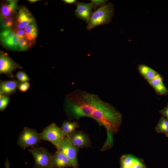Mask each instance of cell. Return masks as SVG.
<instances>
[{
	"instance_id": "1",
	"label": "cell",
	"mask_w": 168,
	"mask_h": 168,
	"mask_svg": "<svg viewBox=\"0 0 168 168\" xmlns=\"http://www.w3.org/2000/svg\"><path fill=\"white\" fill-rule=\"evenodd\" d=\"M64 110L68 119L79 120L90 118L104 127L107 138L105 143L109 146L114 144V137L122 122L121 113L110 104L105 102L95 94L76 89L66 95Z\"/></svg>"
},
{
	"instance_id": "2",
	"label": "cell",
	"mask_w": 168,
	"mask_h": 168,
	"mask_svg": "<svg viewBox=\"0 0 168 168\" xmlns=\"http://www.w3.org/2000/svg\"><path fill=\"white\" fill-rule=\"evenodd\" d=\"M114 13L113 4L109 2L92 12L86 29L90 30L95 27L110 23Z\"/></svg>"
},
{
	"instance_id": "3",
	"label": "cell",
	"mask_w": 168,
	"mask_h": 168,
	"mask_svg": "<svg viewBox=\"0 0 168 168\" xmlns=\"http://www.w3.org/2000/svg\"><path fill=\"white\" fill-rule=\"evenodd\" d=\"M28 151L34 159V168H51L53 155L46 148L33 146Z\"/></svg>"
},
{
	"instance_id": "4",
	"label": "cell",
	"mask_w": 168,
	"mask_h": 168,
	"mask_svg": "<svg viewBox=\"0 0 168 168\" xmlns=\"http://www.w3.org/2000/svg\"><path fill=\"white\" fill-rule=\"evenodd\" d=\"M41 139V134L27 127L24 128L19 135L17 144L23 150L29 147L37 146Z\"/></svg>"
},
{
	"instance_id": "5",
	"label": "cell",
	"mask_w": 168,
	"mask_h": 168,
	"mask_svg": "<svg viewBox=\"0 0 168 168\" xmlns=\"http://www.w3.org/2000/svg\"><path fill=\"white\" fill-rule=\"evenodd\" d=\"M40 134L41 139L51 142L57 149L64 138L61 128L54 122L45 127Z\"/></svg>"
},
{
	"instance_id": "6",
	"label": "cell",
	"mask_w": 168,
	"mask_h": 168,
	"mask_svg": "<svg viewBox=\"0 0 168 168\" xmlns=\"http://www.w3.org/2000/svg\"><path fill=\"white\" fill-rule=\"evenodd\" d=\"M78 149L72 144L69 138L66 137L61 142L57 151L64 154L69 159L73 168H78Z\"/></svg>"
},
{
	"instance_id": "7",
	"label": "cell",
	"mask_w": 168,
	"mask_h": 168,
	"mask_svg": "<svg viewBox=\"0 0 168 168\" xmlns=\"http://www.w3.org/2000/svg\"><path fill=\"white\" fill-rule=\"evenodd\" d=\"M22 67L14 61L6 53L1 52L0 55V73L9 77L14 78L12 72Z\"/></svg>"
},
{
	"instance_id": "8",
	"label": "cell",
	"mask_w": 168,
	"mask_h": 168,
	"mask_svg": "<svg viewBox=\"0 0 168 168\" xmlns=\"http://www.w3.org/2000/svg\"><path fill=\"white\" fill-rule=\"evenodd\" d=\"M67 137L72 144L78 149L91 146V141L89 136L82 131L75 130Z\"/></svg>"
},
{
	"instance_id": "9",
	"label": "cell",
	"mask_w": 168,
	"mask_h": 168,
	"mask_svg": "<svg viewBox=\"0 0 168 168\" xmlns=\"http://www.w3.org/2000/svg\"><path fill=\"white\" fill-rule=\"evenodd\" d=\"M120 164V168H147L143 160L131 154L122 155Z\"/></svg>"
},
{
	"instance_id": "10",
	"label": "cell",
	"mask_w": 168,
	"mask_h": 168,
	"mask_svg": "<svg viewBox=\"0 0 168 168\" xmlns=\"http://www.w3.org/2000/svg\"><path fill=\"white\" fill-rule=\"evenodd\" d=\"M34 21V18L30 12L25 7L19 9L16 16V30L24 28L30 24Z\"/></svg>"
},
{
	"instance_id": "11",
	"label": "cell",
	"mask_w": 168,
	"mask_h": 168,
	"mask_svg": "<svg viewBox=\"0 0 168 168\" xmlns=\"http://www.w3.org/2000/svg\"><path fill=\"white\" fill-rule=\"evenodd\" d=\"M93 7L92 4L77 2L76 8L74 12L76 17L88 24L92 13Z\"/></svg>"
},
{
	"instance_id": "12",
	"label": "cell",
	"mask_w": 168,
	"mask_h": 168,
	"mask_svg": "<svg viewBox=\"0 0 168 168\" xmlns=\"http://www.w3.org/2000/svg\"><path fill=\"white\" fill-rule=\"evenodd\" d=\"M20 82L14 78L8 81L0 80V95L8 96L11 95L15 93L18 89Z\"/></svg>"
},
{
	"instance_id": "13",
	"label": "cell",
	"mask_w": 168,
	"mask_h": 168,
	"mask_svg": "<svg viewBox=\"0 0 168 168\" xmlns=\"http://www.w3.org/2000/svg\"><path fill=\"white\" fill-rule=\"evenodd\" d=\"M72 167L69 159L64 154L56 151L53 155L51 168H67Z\"/></svg>"
},
{
	"instance_id": "14",
	"label": "cell",
	"mask_w": 168,
	"mask_h": 168,
	"mask_svg": "<svg viewBox=\"0 0 168 168\" xmlns=\"http://www.w3.org/2000/svg\"><path fill=\"white\" fill-rule=\"evenodd\" d=\"M138 69L141 76L149 83L159 74L157 72L145 64L139 65Z\"/></svg>"
},
{
	"instance_id": "15",
	"label": "cell",
	"mask_w": 168,
	"mask_h": 168,
	"mask_svg": "<svg viewBox=\"0 0 168 168\" xmlns=\"http://www.w3.org/2000/svg\"><path fill=\"white\" fill-rule=\"evenodd\" d=\"M149 84L157 94L166 96L168 94V91L164 85L162 78L160 74Z\"/></svg>"
},
{
	"instance_id": "16",
	"label": "cell",
	"mask_w": 168,
	"mask_h": 168,
	"mask_svg": "<svg viewBox=\"0 0 168 168\" xmlns=\"http://www.w3.org/2000/svg\"><path fill=\"white\" fill-rule=\"evenodd\" d=\"M25 37L32 44L35 41L38 35L37 26L35 21L30 24L24 28Z\"/></svg>"
},
{
	"instance_id": "17",
	"label": "cell",
	"mask_w": 168,
	"mask_h": 168,
	"mask_svg": "<svg viewBox=\"0 0 168 168\" xmlns=\"http://www.w3.org/2000/svg\"><path fill=\"white\" fill-rule=\"evenodd\" d=\"M17 1L16 0H8L3 4L1 8L2 17L10 16L17 9Z\"/></svg>"
},
{
	"instance_id": "18",
	"label": "cell",
	"mask_w": 168,
	"mask_h": 168,
	"mask_svg": "<svg viewBox=\"0 0 168 168\" xmlns=\"http://www.w3.org/2000/svg\"><path fill=\"white\" fill-rule=\"evenodd\" d=\"M79 126L78 123L76 121L72 122L67 120L63 121L61 128L64 137L68 136L77 128H78Z\"/></svg>"
},
{
	"instance_id": "19",
	"label": "cell",
	"mask_w": 168,
	"mask_h": 168,
	"mask_svg": "<svg viewBox=\"0 0 168 168\" xmlns=\"http://www.w3.org/2000/svg\"><path fill=\"white\" fill-rule=\"evenodd\" d=\"M155 129L157 132L163 133L168 138V120L163 116L159 119Z\"/></svg>"
},
{
	"instance_id": "20",
	"label": "cell",
	"mask_w": 168,
	"mask_h": 168,
	"mask_svg": "<svg viewBox=\"0 0 168 168\" xmlns=\"http://www.w3.org/2000/svg\"><path fill=\"white\" fill-rule=\"evenodd\" d=\"M20 38L16 34L12 37L3 41L2 43L6 46L13 49H18Z\"/></svg>"
},
{
	"instance_id": "21",
	"label": "cell",
	"mask_w": 168,
	"mask_h": 168,
	"mask_svg": "<svg viewBox=\"0 0 168 168\" xmlns=\"http://www.w3.org/2000/svg\"><path fill=\"white\" fill-rule=\"evenodd\" d=\"M15 34V31L11 29H4L0 33L1 40L2 42L12 37Z\"/></svg>"
},
{
	"instance_id": "22",
	"label": "cell",
	"mask_w": 168,
	"mask_h": 168,
	"mask_svg": "<svg viewBox=\"0 0 168 168\" xmlns=\"http://www.w3.org/2000/svg\"><path fill=\"white\" fill-rule=\"evenodd\" d=\"M2 27L4 29H11L13 25V21L11 16L2 17L1 20Z\"/></svg>"
},
{
	"instance_id": "23",
	"label": "cell",
	"mask_w": 168,
	"mask_h": 168,
	"mask_svg": "<svg viewBox=\"0 0 168 168\" xmlns=\"http://www.w3.org/2000/svg\"><path fill=\"white\" fill-rule=\"evenodd\" d=\"M31 44L25 37L20 39L19 42L18 50L24 51L27 50L31 46Z\"/></svg>"
},
{
	"instance_id": "24",
	"label": "cell",
	"mask_w": 168,
	"mask_h": 168,
	"mask_svg": "<svg viewBox=\"0 0 168 168\" xmlns=\"http://www.w3.org/2000/svg\"><path fill=\"white\" fill-rule=\"evenodd\" d=\"M15 77L21 83L28 82L30 79L27 74L24 71H22L18 72Z\"/></svg>"
},
{
	"instance_id": "25",
	"label": "cell",
	"mask_w": 168,
	"mask_h": 168,
	"mask_svg": "<svg viewBox=\"0 0 168 168\" xmlns=\"http://www.w3.org/2000/svg\"><path fill=\"white\" fill-rule=\"evenodd\" d=\"M10 98L8 96L0 95V110L4 111L7 107Z\"/></svg>"
},
{
	"instance_id": "26",
	"label": "cell",
	"mask_w": 168,
	"mask_h": 168,
	"mask_svg": "<svg viewBox=\"0 0 168 168\" xmlns=\"http://www.w3.org/2000/svg\"><path fill=\"white\" fill-rule=\"evenodd\" d=\"M91 3L93 6L94 9L98 7H101L106 4L108 0H91Z\"/></svg>"
},
{
	"instance_id": "27",
	"label": "cell",
	"mask_w": 168,
	"mask_h": 168,
	"mask_svg": "<svg viewBox=\"0 0 168 168\" xmlns=\"http://www.w3.org/2000/svg\"><path fill=\"white\" fill-rule=\"evenodd\" d=\"M30 86V84L28 82H21L20 84L18 89L21 92H25L28 90Z\"/></svg>"
},
{
	"instance_id": "28",
	"label": "cell",
	"mask_w": 168,
	"mask_h": 168,
	"mask_svg": "<svg viewBox=\"0 0 168 168\" xmlns=\"http://www.w3.org/2000/svg\"><path fill=\"white\" fill-rule=\"evenodd\" d=\"M159 112L168 120V103L164 108L159 111Z\"/></svg>"
},
{
	"instance_id": "29",
	"label": "cell",
	"mask_w": 168,
	"mask_h": 168,
	"mask_svg": "<svg viewBox=\"0 0 168 168\" xmlns=\"http://www.w3.org/2000/svg\"><path fill=\"white\" fill-rule=\"evenodd\" d=\"M16 34L20 39L25 37V31L24 29L16 30Z\"/></svg>"
},
{
	"instance_id": "30",
	"label": "cell",
	"mask_w": 168,
	"mask_h": 168,
	"mask_svg": "<svg viewBox=\"0 0 168 168\" xmlns=\"http://www.w3.org/2000/svg\"><path fill=\"white\" fill-rule=\"evenodd\" d=\"M63 1L65 3L69 4H72L76 3L77 2L76 0H63Z\"/></svg>"
},
{
	"instance_id": "31",
	"label": "cell",
	"mask_w": 168,
	"mask_h": 168,
	"mask_svg": "<svg viewBox=\"0 0 168 168\" xmlns=\"http://www.w3.org/2000/svg\"><path fill=\"white\" fill-rule=\"evenodd\" d=\"M5 165L6 168H10L9 162L7 158L5 163Z\"/></svg>"
},
{
	"instance_id": "32",
	"label": "cell",
	"mask_w": 168,
	"mask_h": 168,
	"mask_svg": "<svg viewBox=\"0 0 168 168\" xmlns=\"http://www.w3.org/2000/svg\"><path fill=\"white\" fill-rule=\"evenodd\" d=\"M39 0H28V1L31 2V3H33V2H37V1H38Z\"/></svg>"
}]
</instances>
